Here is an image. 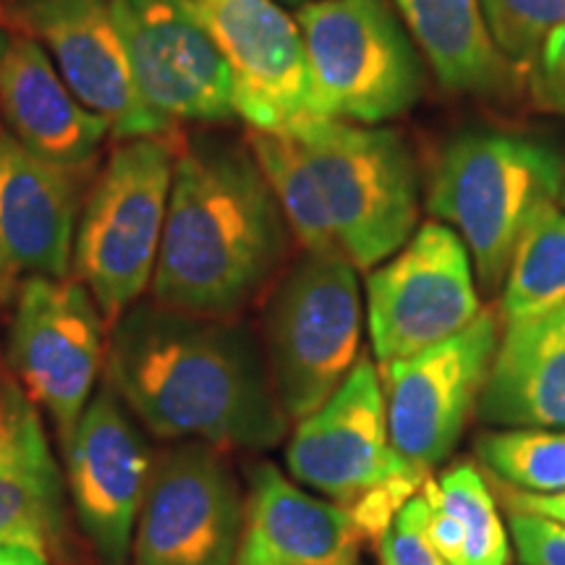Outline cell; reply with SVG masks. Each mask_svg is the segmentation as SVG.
I'll list each match as a JSON object with an SVG mask.
<instances>
[{"label":"cell","instance_id":"cell-1","mask_svg":"<svg viewBox=\"0 0 565 565\" xmlns=\"http://www.w3.org/2000/svg\"><path fill=\"white\" fill-rule=\"evenodd\" d=\"M105 377L162 440L267 450L288 435L270 364L231 320L137 301L113 322Z\"/></svg>","mask_w":565,"mask_h":565},{"label":"cell","instance_id":"cell-2","mask_svg":"<svg viewBox=\"0 0 565 565\" xmlns=\"http://www.w3.org/2000/svg\"><path fill=\"white\" fill-rule=\"evenodd\" d=\"M249 150L303 252L372 270L419 228V175L393 129L315 118L252 131Z\"/></svg>","mask_w":565,"mask_h":565},{"label":"cell","instance_id":"cell-3","mask_svg":"<svg viewBox=\"0 0 565 565\" xmlns=\"http://www.w3.org/2000/svg\"><path fill=\"white\" fill-rule=\"evenodd\" d=\"M291 228L249 147L194 139L175 158L152 301L231 320L286 263Z\"/></svg>","mask_w":565,"mask_h":565},{"label":"cell","instance_id":"cell-4","mask_svg":"<svg viewBox=\"0 0 565 565\" xmlns=\"http://www.w3.org/2000/svg\"><path fill=\"white\" fill-rule=\"evenodd\" d=\"M565 154L545 139L508 131H471L437 158L427 192L435 221L454 225L487 294L503 288L521 236L557 207Z\"/></svg>","mask_w":565,"mask_h":565},{"label":"cell","instance_id":"cell-5","mask_svg":"<svg viewBox=\"0 0 565 565\" xmlns=\"http://www.w3.org/2000/svg\"><path fill=\"white\" fill-rule=\"evenodd\" d=\"M286 466L301 487L349 508L374 545L433 477L408 466L393 448L380 370L370 356H359L343 385L296 422Z\"/></svg>","mask_w":565,"mask_h":565},{"label":"cell","instance_id":"cell-6","mask_svg":"<svg viewBox=\"0 0 565 565\" xmlns=\"http://www.w3.org/2000/svg\"><path fill=\"white\" fill-rule=\"evenodd\" d=\"M175 158L171 137L124 139L84 202L74 267L105 322H116L152 286Z\"/></svg>","mask_w":565,"mask_h":565},{"label":"cell","instance_id":"cell-7","mask_svg":"<svg viewBox=\"0 0 565 565\" xmlns=\"http://www.w3.org/2000/svg\"><path fill=\"white\" fill-rule=\"evenodd\" d=\"M296 21L322 118L383 124L419 103V47L387 0H309Z\"/></svg>","mask_w":565,"mask_h":565},{"label":"cell","instance_id":"cell-8","mask_svg":"<svg viewBox=\"0 0 565 565\" xmlns=\"http://www.w3.org/2000/svg\"><path fill=\"white\" fill-rule=\"evenodd\" d=\"M359 270L338 254L303 252L267 303V364L288 422L317 412L362 356Z\"/></svg>","mask_w":565,"mask_h":565},{"label":"cell","instance_id":"cell-9","mask_svg":"<svg viewBox=\"0 0 565 565\" xmlns=\"http://www.w3.org/2000/svg\"><path fill=\"white\" fill-rule=\"evenodd\" d=\"M479 315L471 254L440 221L422 223L393 257L366 275V330L380 364L461 333Z\"/></svg>","mask_w":565,"mask_h":565},{"label":"cell","instance_id":"cell-10","mask_svg":"<svg viewBox=\"0 0 565 565\" xmlns=\"http://www.w3.org/2000/svg\"><path fill=\"white\" fill-rule=\"evenodd\" d=\"M105 362V317L79 278L30 275L19 288L9 328L17 383L58 427L74 433Z\"/></svg>","mask_w":565,"mask_h":565},{"label":"cell","instance_id":"cell-11","mask_svg":"<svg viewBox=\"0 0 565 565\" xmlns=\"http://www.w3.org/2000/svg\"><path fill=\"white\" fill-rule=\"evenodd\" d=\"M244 505L221 448L196 440L168 448L152 458L134 529V565H233Z\"/></svg>","mask_w":565,"mask_h":565},{"label":"cell","instance_id":"cell-12","mask_svg":"<svg viewBox=\"0 0 565 565\" xmlns=\"http://www.w3.org/2000/svg\"><path fill=\"white\" fill-rule=\"evenodd\" d=\"M498 341L500 317L482 309L461 333L377 366L393 448L422 475H433L456 450L477 412Z\"/></svg>","mask_w":565,"mask_h":565},{"label":"cell","instance_id":"cell-13","mask_svg":"<svg viewBox=\"0 0 565 565\" xmlns=\"http://www.w3.org/2000/svg\"><path fill=\"white\" fill-rule=\"evenodd\" d=\"M9 21L40 42L84 108L118 141L171 137L175 129L139 97L113 0H9Z\"/></svg>","mask_w":565,"mask_h":565},{"label":"cell","instance_id":"cell-14","mask_svg":"<svg viewBox=\"0 0 565 565\" xmlns=\"http://www.w3.org/2000/svg\"><path fill=\"white\" fill-rule=\"evenodd\" d=\"M252 131H288L320 116L307 45L278 0H194Z\"/></svg>","mask_w":565,"mask_h":565},{"label":"cell","instance_id":"cell-15","mask_svg":"<svg viewBox=\"0 0 565 565\" xmlns=\"http://www.w3.org/2000/svg\"><path fill=\"white\" fill-rule=\"evenodd\" d=\"M139 97L168 124L236 116L231 76L194 0H113Z\"/></svg>","mask_w":565,"mask_h":565},{"label":"cell","instance_id":"cell-16","mask_svg":"<svg viewBox=\"0 0 565 565\" xmlns=\"http://www.w3.org/2000/svg\"><path fill=\"white\" fill-rule=\"evenodd\" d=\"M66 484L82 532L103 565H126L152 456L131 412L108 385L95 391L63 440Z\"/></svg>","mask_w":565,"mask_h":565},{"label":"cell","instance_id":"cell-17","mask_svg":"<svg viewBox=\"0 0 565 565\" xmlns=\"http://www.w3.org/2000/svg\"><path fill=\"white\" fill-rule=\"evenodd\" d=\"M0 121L21 145L58 171L87 179L110 134L84 108L40 42L13 32L0 55Z\"/></svg>","mask_w":565,"mask_h":565},{"label":"cell","instance_id":"cell-18","mask_svg":"<svg viewBox=\"0 0 565 565\" xmlns=\"http://www.w3.org/2000/svg\"><path fill=\"white\" fill-rule=\"evenodd\" d=\"M364 542L349 508L315 498L275 463L249 471L244 534L233 565H359Z\"/></svg>","mask_w":565,"mask_h":565},{"label":"cell","instance_id":"cell-19","mask_svg":"<svg viewBox=\"0 0 565 565\" xmlns=\"http://www.w3.org/2000/svg\"><path fill=\"white\" fill-rule=\"evenodd\" d=\"M79 186L26 150L0 121V252L13 273L68 278Z\"/></svg>","mask_w":565,"mask_h":565},{"label":"cell","instance_id":"cell-20","mask_svg":"<svg viewBox=\"0 0 565 565\" xmlns=\"http://www.w3.org/2000/svg\"><path fill=\"white\" fill-rule=\"evenodd\" d=\"M66 508L63 477L38 406L17 380L0 383V545L58 550Z\"/></svg>","mask_w":565,"mask_h":565},{"label":"cell","instance_id":"cell-21","mask_svg":"<svg viewBox=\"0 0 565 565\" xmlns=\"http://www.w3.org/2000/svg\"><path fill=\"white\" fill-rule=\"evenodd\" d=\"M477 416L490 427L565 429V303L505 324Z\"/></svg>","mask_w":565,"mask_h":565},{"label":"cell","instance_id":"cell-22","mask_svg":"<svg viewBox=\"0 0 565 565\" xmlns=\"http://www.w3.org/2000/svg\"><path fill=\"white\" fill-rule=\"evenodd\" d=\"M393 6L445 89L513 95L519 74L494 45L482 0H393Z\"/></svg>","mask_w":565,"mask_h":565},{"label":"cell","instance_id":"cell-23","mask_svg":"<svg viewBox=\"0 0 565 565\" xmlns=\"http://www.w3.org/2000/svg\"><path fill=\"white\" fill-rule=\"evenodd\" d=\"M565 303V212L547 210L521 236L503 280L500 322H521Z\"/></svg>","mask_w":565,"mask_h":565},{"label":"cell","instance_id":"cell-24","mask_svg":"<svg viewBox=\"0 0 565 565\" xmlns=\"http://www.w3.org/2000/svg\"><path fill=\"white\" fill-rule=\"evenodd\" d=\"M435 503L456 515L466 534L461 565H511L513 545L494 494L475 463L463 461L429 477L422 487Z\"/></svg>","mask_w":565,"mask_h":565},{"label":"cell","instance_id":"cell-25","mask_svg":"<svg viewBox=\"0 0 565 565\" xmlns=\"http://www.w3.org/2000/svg\"><path fill=\"white\" fill-rule=\"evenodd\" d=\"M477 454L513 490L532 494L565 490V429L494 427L479 437Z\"/></svg>","mask_w":565,"mask_h":565},{"label":"cell","instance_id":"cell-26","mask_svg":"<svg viewBox=\"0 0 565 565\" xmlns=\"http://www.w3.org/2000/svg\"><path fill=\"white\" fill-rule=\"evenodd\" d=\"M498 51L511 66H532L550 34L565 26V0H482Z\"/></svg>","mask_w":565,"mask_h":565},{"label":"cell","instance_id":"cell-27","mask_svg":"<svg viewBox=\"0 0 565 565\" xmlns=\"http://www.w3.org/2000/svg\"><path fill=\"white\" fill-rule=\"evenodd\" d=\"M429 503L419 490L401 508L383 540L377 542L383 565H450L437 553L427 532Z\"/></svg>","mask_w":565,"mask_h":565},{"label":"cell","instance_id":"cell-28","mask_svg":"<svg viewBox=\"0 0 565 565\" xmlns=\"http://www.w3.org/2000/svg\"><path fill=\"white\" fill-rule=\"evenodd\" d=\"M505 524L521 565H565V526L545 515L511 508Z\"/></svg>","mask_w":565,"mask_h":565},{"label":"cell","instance_id":"cell-29","mask_svg":"<svg viewBox=\"0 0 565 565\" xmlns=\"http://www.w3.org/2000/svg\"><path fill=\"white\" fill-rule=\"evenodd\" d=\"M534 103L542 110L565 116V26L550 34V40L536 53L529 66Z\"/></svg>","mask_w":565,"mask_h":565},{"label":"cell","instance_id":"cell-30","mask_svg":"<svg viewBox=\"0 0 565 565\" xmlns=\"http://www.w3.org/2000/svg\"><path fill=\"white\" fill-rule=\"evenodd\" d=\"M503 500H505V508H511V511H529L536 515H545V519L565 526V490L553 492V494H532V492L513 490V487H505Z\"/></svg>","mask_w":565,"mask_h":565},{"label":"cell","instance_id":"cell-31","mask_svg":"<svg viewBox=\"0 0 565 565\" xmlns=\"http://www.w3.org/2000/svg\"><path fill=\"white\" fill-rule=\"evenodd\" d=\"M0 565H53L51 557L34 553L30 547L0 545Z\"/></svg>","mask_w":565,"mask_h":565},{"label":"cell","instance_id":"cell-32","mask_svg":"<svg viewBox=\"0 0 565 565\" xmlns=\"http://www.w3.org/2000/svg\"><path fill=\"white\" fill-rule=\"evenodd\" d=\"M13 275H17V273L11 270L9 263H6L3 252H0V294H6V291H9V286H11Z\"/></svg>","mask_w":565,"mask_h":565},{"label":"cell","instance_id":"cell-33","mask_svg":"<svg viewBox=\"0 0 565 565\" xmlns=\"http://www.w3.org/2000/svg\"><path fill=\"white\" fill-rule=\"evenodd\" d=\"M6 40H9V34H3V30H0V55L6 51Z\"/></svg>","mask_w":565,"mask_h":565},{"label":"cell","instance_id":"cell-34","mask_svg":"<svg viewBox=\"0 0 565 565\" xmlns=\"http://www.w3.org/2000/svg\"><path fill=\"white\" fill-rule=\"evenodd\" d=\"M282 3H301L303 6V3H309V0H282Z\"/></svg>","mask_w":565,"mask_h":565},{"label":"cell","instance_id":"cell-35","mask_svg":"<svg viewBox=\"0 0 565 565\" xmlns=\"http://www.w3.org/2000/svg\"><path fill=\"white\" fill-rule=\"evenodd\" d=\"M563 204H565V189H563Z\"/></svg>","mask_w":565,"mask_h":565}]
</instances>
